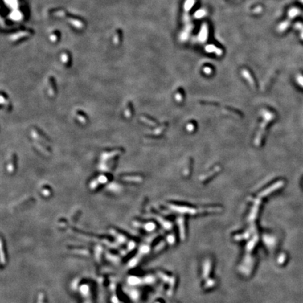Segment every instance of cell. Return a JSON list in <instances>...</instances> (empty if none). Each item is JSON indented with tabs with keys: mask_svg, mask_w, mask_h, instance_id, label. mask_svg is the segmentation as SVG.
Returning a JSON list of instances; mask_svg holds the SVG:
<instances>
[{
	"mask_svg": "<svg viewBox=\"0 0 303 303\" xmlns=\"http://www.w3.org/2000/svg\"><path fill=\"white\" fill-rule=\"evenodd\" d=\"M120 178L125 182H141L142 178L137 175H130V174H123L120 176Z\"/></svg>",
	"mask_w": 303,
	"mask_h": 303,
	"instance_id": "5",
	"label": "cell"
},
{
	"mask_svg": "<svg viewBox=\"0 0 303 303\" xmlns=\"http://www.w3.org/2000/svg\"><path fill=\"white\" fill-rule=\"evenodd\" d=\"M133 105H132L131 102H129V103H127L125 109H124V115L126 119H129L132 117V116H133Z\"/></svg>",
	"mask_w": 303,
	"mask_h": 303,
	"instance_id": "9",
	"label": "cell"
},
{
	"mask_svg": "<svg viewBox=\"0 0 303 303\" xmlns=\"http://www.w3.org/2000/svg\"><path fill=\"white\" fill-rule=\"evenodd\" d=\"M1 105L2 108H4L7 111H11L12 109V105L10 103L8 97L5 96L3 93H2L1 96Z\"/></svg>",
	"mask_w": 303,
	"mask_h": 303,
	"instance_id": "7",
	"label": "cell"
},
{
	"mask_svg": "<svg viewBox=\"0 0 303 303\" xmlns=\"http://www.w3.org/2000/svg\"><path fill=\"white\" fill-rule=\"evenodd\" d=\"M55 93H56V88H55L54 81H53V80L51 79V80H49V94L51 97H53V96H55Z\"/></svg>",
	"mask_w": 303,
	"mask_h": 303,
	"instance_id": "10",
	"label": "cell"
},
{
	"mask_svg": "<svg viewBox=\"0 0 303 303\" xmlns=\"http://www.w3.org/2000/svg\"><path fill=\"white\" fill-rule=\"evenodd\" d=\"M112 178L113 176L109 174H101L89 182V188L92 191L97 190L103 185L108 183Z\"/></svg>",
	"mask_w": 303,
	"mask_h": 303,
	"instance_id": "2",
	"label": "cell"
},
{
	"mask_svg": "<svg viewBox=\"0 0 303 303\" xmlns=\"http://www.w3.org/2000/svg\"><path fill=\"white\" fill-rule=\"evenodd\" d=\"M40 194L44 197H50L53 194L51 187L49 185H44L40 189Z\"/></svg>",
	"mask_w": 303,
	"mask_h": 303,
	"instance_id": "8",
	"label": "cell"
},
{
	"mask_svg": "<svg viewBox=\"0 0 303 303\" xmlns=\"http://www.w3.org/2000/svg\"><path fill=\"white\" fill-rule=\"evenodd\" d=\"M75 117L81 124H86L88 122L87 115L81 109H77L75 111Z\"/></svg>",
	"mask_w": 303,
	"mask_h": 303,
	"instance_id": "6",
	"label": "cell"
},
{
	"mask_svg": "<svg viewBox=\"0 0 303 303\" xmlns=\"http://www.w3.org/2000/svg\"><path fill=\"white\" fill-rule=\"evenodd\" d=\"M30 133H31V136L32 137L33 140H34V141L43 142V143H46L48 145L51 142V141L49 137L46 136V135L43 133L41 130L36 128V127H34V128L31 130Z\"/></svg>",
	"mask_w": 303,
	"mask_h": 303,
	"instance_id": "3",
	"label": "cell"
},
{
	"mask_svg": "<svg viewBox=\"0 0 303 303\" xmlns=\"http://www.w3.org/2000/svg\"><path fill=\"white\" fill-rule=\"evenodd\" d=\"M122 148L108 149L102 152L100 160V169L103 171L109 172L114 169L119 157L123 153Z\"/></svg>",
	"mask_w": 303,
	"mask_h": 303,
	"instance_id": "1",
	"label": "cell"
},
{
	"mask_svg": "<svg viewBox=\"0 0 303 303\" xmlns=\"http://www.w3.org/2000/svg\"><path fill=\"white\" fill-rule=\"evenodd\" d=\"M18 167V157L15 153L10 155L8 163L6 164V170L10 174H14L16 171Z\"/></svg>",
	"mask_w": 303,
	"mask_h": 303,
	"instance_id": "4",
	"label": "cell"
}]
</instances>
